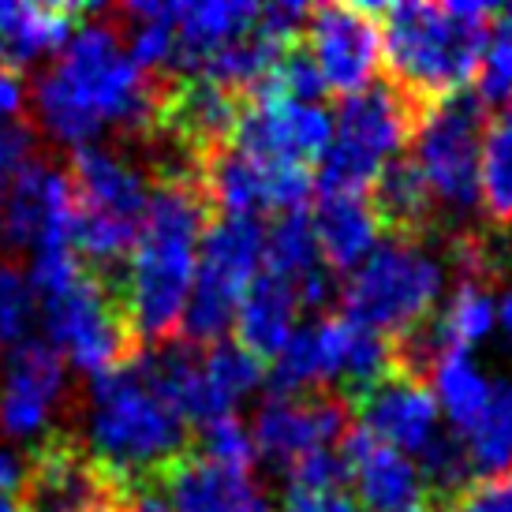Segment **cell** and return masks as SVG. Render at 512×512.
<instances>
[{
	"label": "cell",
	"instance_id": "1",
	"mask_svg": "<svg viewBox=\"0 0 512 512\" xmlns=\"http://www.w3.org/2000/svg\"><path fill=\"white\" fill-rule=\"evenodd\" d=\"M169 79L135 68L113 27L86 23L64 42L60 60L38 79V116L45 131L68 146H90L116 124L128 131L157 128Z\"/></svg>",
	"mask_w": 512,
	"mask_h": 512
},
{
	"label": "cell",
	"instance_id": "2",
	"mask_svg": "<svg viewBox=\"0 0 512 512\" xmlns=\"http://www.w3.org/2000/svg\"><path fill=\"white\" fill-rule=\"evenodd\" d=\"M210 214L214 206L206 199L202 172L165 176L150 191L139 240L131 247V270L124 277L135 341L165 344L180 329Z\"/></svg>",
	"mask_w": 512,
	"mask_h": 512
},
{
	"label": "cell",
	"instance_id": "3",
	"mask_svg": "<svg viewBox=\"0 0 512 512\" xmlns=\"http://www.w3.org/2000/svg\"><path fill=\"white\" fill-rule=\"evenodd\" d=\"M385 79L434 109L441 98L475 79L490 45V4H385L378 15Z\"/></svg>",
	"mask_w": 512,
	"mask_h": 512
},
{
	"label": "cell",
	"instance_id": "4",
	"mask_svg": "<svg viewBox=\"0 0 512 512\" xmlns=\"http://www.w3.org/2000/svg\"><path fill=\"white\" fill-rule=\"evenodd\" d=\"M187 441V423L157 393L139 356L90 378V456L116 479L157 483L161 471L191 453Z\"/></svg>",
	"mask_w": 512,
	"mask_h": 512
},
{
	"label": "cell",
	"instance_id": "5",
	"mask_svg": "<svg viewBox=\"0 0 512 512\" xmlns=\"http://www.w3.org/2000/svg\"><path fill=\"white\" fill-rule=\"evenodd\" d=\"M430 109L408 98L393 79L378 75L367 90L337 101L333 139L318 157L314 191L318 195H367L374 176L389 154L397 157L404 143H412Z\"/></svg>",
	"mask_w": 512,
	"mask_h": 512
},
{
	"label": "cell",
	"instance_id": "6",
	"mask_svg": "<svg viewBox=\"0 0 512 512\" xmlns=\"http://www.w3.org/2000/svg\"><path fill=\"white\" fill-rule=\"evenodd\" d=\"M75 195V255L113 273L120 258H131L146 217V176L128 157L101 143L79 146L72 154Z\"/></svg>",
	"mask_w": 512,
	"mask_h": 512
},
{
	"label": "cell",
	"instance_id": "7",
	"mask_svg": "<svg viewBox=\"0 0 512 512\" xmlns=\"http://www.w3.org/2000/svg\"><path fill=\"white\" fill-rule=\"evenodd\" d=\"M490 124V105L464 86L441 98L415 131V165L438 199L441 236L471 232L468 221L479 210V161Z\"/></svg>",
	"mask_w": 512,
	"mask_h": 512
},
{
	"label": "cell",
	"instance_id": "8",
	"mask_svg": "<svg viewBox=\"0 0 512 512\" xmlns=\"http://www.w3.org/2000/svg\"><path fill=\"white\" fill-rule=\"evenodd\" d=\"M38 311L45 322V344H53L90 378L124 367L139 348L124 285L113 281V273L83 270L75 281L38 296Z\"/></svg>",
	"mask_w": 512,
	"mask_h": 512
},
{
	"label": "cell",
	"instance_id": "9",
	"mask_svg": "<svg viewBox=\"0 0 512 512\" xmlns=\"http://www.w3.org/2000/svg\"><path fill=\"white\" fill-rule=\"evenodd\" d=\"M266 251V225L258 217H228L206 225L195 262V285L187 296L180 333L195 348H214L236 326L247 285L258 277Z\"/></svg>",
	"mask_w": 512,
	"mask_h": 512
},
{
	"label": "cell",
	"instance_id": "10",
	"mask_svg": "<svg viewBox=\"0 0 512 512\" xmlns=\"http://www.w3.org/2000/svg\"><path fill=\"white\" fill-rule=\"evenodd\" d=\"M441 292V262L415 243L382 240L374 243L367 262L352 273L341 292L348 322L374 329L382 337H397L415 322H423Z\"/></svg>",
	"mask_w": 512,
	"mask_h": 512
},
{
	"label": "cell",
	"instance_id": "11",
	"mask_svg": "<svg viewBox=\"0 0 512 512\" xmlns=\"http://www.w3.org/2000/svg\"><path fill=\"white\" fill-rule=\"evenodd\" d=\"M131 486L101 468L90 449L49 438L27 460V512H128Z\"/></svg>",
	"mask_w": 512,
	"mask_h": 512
},
{
	"label": "cell",
	"instance_id": "12",
	"mask_svg": "<svg viewBox=\"0 0 512 512\" xmlns=\"http://www.w3.org/2000/svg\"><path fill=\"white\" fill-rule=\"evenodd\" d=\"M385 4H318L311 8V23L303 42L311 49L326 86L341 98L367 90L378 79L382 34L378 15Z\"/></svg>",
	"mask_w": 512,
	"mask_h": 512
},
{
	"label": "cell",
	"instance_id": "13",
	"mask_svg": "<svg viewBox=\"0 0 512 512\" xmlns=\"http://www.w3.org/2000/svg\"><path fill=\"white\" fill-rule=\"evenodd\" d=\"M75 195L72 180L45 161H27L4 199L0 232L8 247H27L30 255L75 247Z\"/></svg>",
	"mask_w": 512,
	"mask_h": 512
},
{
	"label": "cell",
	"instance_id": "14",
	"mask_svg": "<svg viewBox=\"0 0 512 512\" xmlns=\"http://www.w3.org/2000/svg\"><path fill=\"white\" fill-rule=\"evenodd\" d=\"M348 404L337 393H303V397H270L255 412V453L273 468H292L299 456L326 449L348 434Z\"/></svg>",
	"mask_w": 512,
	"mask_h": 512
},
{
	"label": "cell",
	"instance_id": "15",
	"mask_svg": "<svg viewBox=\"0 0 512 512\" xmlns=\"http://www.w3.org/2000/svg\"><path fill=\"white\" fill-rule=\"evenodd\" d=\"M64 397V356L45 341L15 344L0 385V430L8 438H34Z\"/></svg>",
	"mask_w": 512,
	"mask_h": 512
},
{
	"label": "cell",
	"instance_id": "16",
	"mask_svg": "<svg viewBox=\"0 0 512 512\" xmlns=\"http://www.w3.org/2000/svg\"><path fill=\"white\" fill-rule=\"evenodd\" d=\"M341 456L352 483H356L359 512H427V490L419 479V468L397 449L359 427H348L341 438Z\"/></svg>",
	"mask_w": 512,
	"mask_h": 512
},
{
	"label": "cell",
	"instance_id": "17",
	"mask_svg": "<svg viewBox=\"0 0 512 512\" xmlns=\"http://www.w3.org/2000/svg\"><path fill=\"white\" fill-rule=\"evenodd\" d=\"M356 412L359 427L374 434V438L397 449V453H423V445L434 438L438 430V400L423 382H412L404 374H389L382 382L367 389L363 397L348 408Z\"/></svg>",
	"mask_w": 512,
	"mask_h": 512
},
{
	"label": "cell",
	"instance_id": "18",
	"mask_svg": "<svg viewBox=\"0 0 512 512\" xmlns=\"http://www.w3.org/2000/svg\"><path fill=\"white\" fill-rule=\"evenodd\" d=\"M367 202L374 228L385 232V240L423 247L427 240L441 236L438 199L415 157H389L370 184Z\"/></svg>",
	"mask_w": 512,
	"mask_h": 512
},
{
	"label": "cell",
	"instance_id": "19",
	"mask_svg": "<svg viewBox=\"0 0 512 512\" xmlns=\"http://www.w3.org/2000/svg\"><path fill=\"white\" fill-rule=\"evenodd\" d=\"M176 512H273L270 498L243 471L217 468L195 449L157 475Z\"/></svg>",
	"mask_w": 512,
	"mask_h": 512
},
{
	"label": "cell",
	"instance_id": "20",
	"mask_svg": "<svg viewBox=\"0 0 512 512\" xmlns=\"http://www.w3.org/2000/svg\"><path fill=\"white\" fill-rule=\"evenodd\" d=\"M258 4L247 0H202V4H176V45H172V68L176 79L199 75L202 64L214 57L221 45L243 38L255 30Z\"/></svg>",
	"mask_w": 512,
	"mask_h": 512
},
{
	"label": "cell",
	"instance_id": "21",
	"mask_svg": "<svg viewBox=\"0 0 512 512\" xmlns=\"http://www.w3.org/2000/svg\"><path fill=\"white\" fill-rule=\"evenodd\" d=\"M296 314V288L277 273L258 270L236 311V344L243 352H251L258 363H273L288 337L296 333Z\"/></svg>",
	"mask_w": 512,
	"mask_h": 512
},
{
	"label": "cell",
	"instance_id": "22",
	"mask_svg": "<svg viewBox=\"0 0 512 512\" xmlns=\"http://www.w3.org/2000/svg\"><path fill=\"white\" fill-rule=\"evenodd\" d=\"M83 8L72 4H15L0 0V68H27L49 49H64L75 34V15Z\"/></svg>",
	"mask_w": 512,
	"mask_h": 512
},
{
	"label": "cell",
	"instance_id": "23",
	"mask_svg": "<svg viewBox=\"0 0 512 512\" xmlns=\"http://www.w3.org/2000/svg\"><path fill=\"white\" fill-rule=\"evenodd\" d=\"M318 255L329 273L359 270L374 251V217L367 195H318V210L311 214Z\"/></svg>",
	"mask_w": 512,
	"mask_h": 512
},
{
	"label": "cell",
	"instance_id": "24",
	"mask_svg": "<svg viewBox=\"0 0 512 512\" xmlns=\"http://www.w3.org/2000/svg\"><path fill=\"white\" fill-rule=\"evenodd\" d=\"M266 270L285 277L288 285H299L307 273L322 266L318 255V240H314V221L307 210H288L277 214L270 228H266V251H262Z\"/></svg>",
	"mask_w": 512,
	"mask_h": 512
},
{
	"label": "cell",
	"instance_id": "25",
	"mask_svg": "<svg viewBox=\"0 0 512 512\" xmlns=\"http://www.w3.org/2000/svg\"><path fill=\"white\" fill-rule=\"evenodd\" d=\"M430 378H434V400L445 408L449 423L468 434L479 423V415L486 412V404H490V382L475 370L468 352H449L434 367Z\"/></svg>",
	"mask_w": 512,
	"mask_h": 512
},
{
	"label": "cell",
	"instance_id": "26",
	"mask_svg": "<svg viewBox=\"0 0 512 512\" xmlns=\"http://www.w3.org/2000/svg\"><path fill=\"white\" fill-rule=\"evenodd\" d=\"M468 456L471 471L483 479L512 471V382H501L490 389V404L479 415V423L468 430Z\"/></svg>",
	"mask_w": 512,
	"mask_h": 512
},
{
	"label": "cell",
	"instance_id": "27",
	"mask_svg": "<svg viewBox=\"0 0 512 512\" xmlns=\"http://www.w3.org/2000/svg\"><path fill=\"white\" fill-rule=\"evenodd\" d=\"M479 202L490 221L512 225V135L505 124H490L479 161Z\"/></svg>",
	"mask_w": 512,
	"mask_h": 512
},
{
	"label": "cell",
	"instance_id": "28",
	"mask_svg": "<svg viewBox=\"0 0 512 512\" xmlns=\"http://www.w3.org/2000/svg\"><path fill=\"white\" fill-rule=\"evenodd\" d=\"M438 322L445 329V337L456 352H468V344L486 337V329L494 322V299H490V285L479 281H460L453 299L438 311Z\"/></svg>",
	"mask_w": 512,
	"mask_h": 512
},
{
	"label": "cell",
	"instance_id": "29",
	"mask_svg": "<svg viewBox=\"0 0 512 512\" xmlns=\"http://www.w3.org/2000/svg\"><path fill=\"white\" fill-rule=\"evenodd\" d=\"M206 378L214 382V389L228 404H236L240 397H247L258 382H262V363L251 352H243L236 341H221L214 348H206L202 356Z\"/></svg>",
	"mask_w": 512,
	"mask_h": 512
},
{
	"label": "cell",
	"instance_id": "30",
	"mask_svg": "<svg viewBox=\"0 0 512 512\" xmlns=\"http://www.w3.org/2000/svg\"><path fill=\"white\" fill-rule=\"evenodd\" d=\"M38 318V296L23 273L0 262V344H23Z\"/></svg>",
	"mask_w": 512,
	"mask_h": 512
},
{
	"label": "cell",
	"instance_id": "31",
	"mask_svg": "<svg viewBox=\"0 0 512 512\" xmlns=\"http://www.w3.org/2000/svg\"><path fill=\"white\" fill-rule=\"evenodd\" d=\"M195 453L202 460H210L217 468H228V471H251L255 464V441H251V430L243 427L236 415H228V419H217L210 427H202L199 434V449Z\"/></svg>",
	"mask_w": 512,
	"mask_h": 512
},
{
	"label": "cell",
	"instance_id": "32",
	"mask_svg": "<svg viewBox=\"0 0 512 512\" xmlns=\"http://www.w3.org/2000/svg\"><path fill=\"white\" fill-rule=\"evenodd\" d=\"M273 75H277V83L285 90V98L299 101V105H318L329 94V86L322 79V72H318V64H314L307 42L288 45Z\"/></svg>",
	"mask_w": 512,
	"mask_h": 512
},
{
	"label": "cell",
	"instance_id": "33",
	"mask_svg": "<svg viewBox=\"0 0 512 512\" xmlns=\"http://www.w3.org/2000/svg\"><path fill=\"white\" fill-rule=\"evenodd\" d=\"M352 471L344 464L341 449H314V453L299 456L288 468V486H303V490H348Z\"/></svg>",
	"mask_w": 512,
	"mask_h": 512
},
{
	"label": "cell",
	"instance_id": "34",
	"mask_svg": "<svg viewBox=\"0 0 512 512\" xmlns=\"http://www.w3.org/2000/svg\"><path fill=\"white\" fill-rule=\"evenodd\" d=\"M307 23H311V8L299 4V0H277V4H258V19L255 30H262L266 38H273L277 45H296L303 42L307 34Z\"/></svg>",
	"mask_w": 512,
	"mask_h": 512
},
{
	"label": "cell",
	"instance_id": "35",
	"mask_svg": "<svg viewBox=\"0 0 512 512\" xmlns=\"http://www.w3.org/2000/svg\"><path fill=\"white\" fill-rule=\"evenodd\" d=\"M30 150H34V131L27 124H0V217H4V199L12 191L19 169L30 161Z\"/></svg>",
	"mask_w": 512,
	"mask_h": 512
},
{
	"label": "cell",
	"instance_id": "36",
	"mask_svg": "<svg viewBox=\"0 0 512 512\" xmlns=\"http://www.w3.org/2000/svg\"><path fill=\"white\" fill-rule=\"evenodd\" d=\"M449 512H512V471L494 479H475Z\"/></svg>",
	"mask_w": 512,
	"mask_h": 512
},
{
	"label": "cell",
	"instance_id": "37",
	"mask_svg": "<svg viewBox=\"0 0 512 512\" xmlns=\"http://www.w3.org/2000/svg\"><path fill=\"white\" fill-rule=\"evenodd\" d=\"M281 512H359V505L348 490H303V486H285Z\"/></svg>",
	"mask_w": 512,
	"mask_h": 512
},
{
	"label": "cell",
	"instance_id": "38",
	"mask_svg": "<svg viewBox=\"0 0 512 512\" xmlns=\"http://www.w3.org/2000/svg\"><path fill=\"white\" fill-rule=\"evenodd\" d=\"M0 512H27V460L0 449Z\"/></svg>",
	"mask_w": 512,
	"mask_h": 512
},
{
	"label": "cell",
	"instance_id": "39",
	"mask_svg": "<svg viewBox=\"0 0 512 512\" xmlns=\"http://www.w3.org/2000/svg\"><path fill=\"white\" fill-rule=\"evenodd\" d=\"M19 109H23V79L0 68V124H12Z\"/></svg>",
	"mask_w": 512,
	"mask_h": 512
},
{
	"label": "cell",
	"instance_id": "40",
	"mask_svg": "<svg viewBox=\"0 0 512 512\" xmlns=\"http://www.w3.org/2000/svg\"><path fill=\"white\" fill-rule=\"evenodd\" d=\"M128 512H172V509L161 498H157V494H139V498H131V509Z\"/></svg>",
	"mask_w": 512,
	"mask_h": 512
},
{
	"label": "cell",
	"instance_id": "41",
	"mask_svg": "<svg viewBox=\"0 0 512 512\" xmlns=\"http://www.w3.org/2000/svg\"><path fill=\"white\" fill-rule=\"evenodd\" d=\"M501 326L509 329V337H512V292L501 299Z\"/></svg>",
	"mask_w": 512,
	"mask_h": 512
},
{
	"label": "cell",
	"instance_id": "42",
	"mask_svg": "<svg viewBox=\"0 0 512 512\" xmlns=\"http://www.w3.org/2000/svg\"><path fill=\"white\" fill-rule=\"evenodd\" d=\"M505 131L512 135V105H509V116H505Z\"/></svg>",
	"mask_w": 512,
	"mask_h": 512
}]
</instances>
